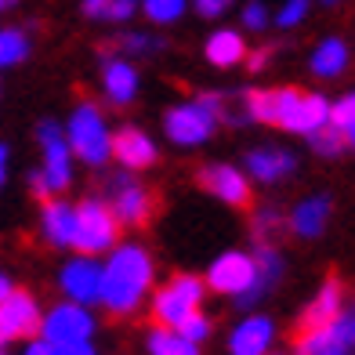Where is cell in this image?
<instances>
[{
  "mask_svg": "<svg viewBox=\"0 0 355 355\" xmlns=\"http://www.w3.org/2000/svg\"><path fill=\"white\" fill-rule=\"evenodd\" d=\"M153 286V257L138 243H123L112 250L109 265H102L98 301L112 315H135L141 309L145 294Z\"/></svg>",
  "mask_w": 355,
  "mask_h": 355,
  "instance_id": "cell-1",
  "label": "cell"
},
{
  "mask_svg": "<svg viewBox=\"0 0 355 355\" xmlns=\"http://www.w3.org/2000/svg\"><path fill=\"white\" fill-rule=\"evenodd\" d=\"M327 98L319 94H301L297 87H276V91H254L247 94V112L261 123L283 127V131L309 135L327 123Z\"/></svg>",
  "mask_w": 355,
  "mask_h": 355,
  "instance_id": "cell-2",
  "label": "cell"
},
{
  "mask_svg": "<svg viewBox=\"0 0 355 355\" xmlns=\"http://www.w3.org/2000/svg\"><path fill=\"white\" fill-rule=\"evenodd\" d=\"M66 141H69V153H76L84 164H91V167H102L105 159L112 156V135H109V127H105V120H102V112H98V105H91V102H84V105H76V112L69 116V135H66Z\"/></svg>",
  "mask_w": 355,
  "mask_h": 355,
  "instance_id": "cell-3",
  "label": "cell"
},
{
  "mask_svg": "<svg viewBox=\"0 0 355 355\" xmlns=\"http://www.w3.org/2000/svg\"><path fill=\"white\" fill-rule=\"evenodd\" d=\"M207 286L218 290L225 297H236L243 309L261 297V290H257V272H254V257L250 254H239V250H229L221 254L218 261L211 265L207 272Z\"/></svg>",
  "mask_w": 355,
  "mask_h": 355,
  "instance_id": "cell-4",
  "label": "cell"
},
{
  "mask_svg": "<svg viewBox=\"0 0 355 355\" xmlns=\"http://www.w3.org/2000/svg\"><path fill=\"white\" fill-rule=\"evenodd\" d=\"M73 247L80 254H105L116 247V218L102 200H87L76 211V232H73Z\"/></svg>",
  "mask_w": 355,
  "mask_h": 355,
  "instance_id": "cell-5",
  "label": "cell"
},
{
  "mask_svg": "<svg viewBox=\"0 0 355 355\" xmlns=\"http://www.w3.org/2000/svg\"><path fill=\"white\" fill-rule=\"evenodd\" d=\"M37 334L44 337L47 345H76V341H91L94 334V315L87 312V304H76V301H66V304H55L47 315H40V327Z\"/></svg>",
  "mask_w": 355,
  "mask_h": 355,
  "instance_id": "cell-6",
  "label": "cell"
},
{
  "mask_svg": "<svg viewBox=\"0 0 355 355\" xmlns=\"http://www.w3.org/2000/svg\"><path fill=\"white\" fill-rule=\"evenodd\" d=\"M203 304V279L200 276H174L153 301V315L159 327H178Z\"/></svg>",
  "mask_w": 355,
  "mask_h": 355,
  "instance_id": "cell-7",
  "label": "cell"
},
{
  "mask_svg": "<svg viewBox=\"0 0 355 355\" xmlns=\"http://www.w3.org/2000/svg\"><path fill=\"white\" fill-rule=\"evenodd\" d=\"M105 207L112 211L116 225H131V229H138V225H145L153 218L156 196L145 185H138L131 174H116L109 182V203Z\"/></svg>",
  "mask_w": 355,
  "mask_h": 355,
  "instance_id": "cell-8",
  "label": "cell"
},
{
  "mask_svg": "<svg viewBox=\"0 0 355 355\" xmlns=\"http://www.w3.org/2000/svg\"><path fill=\"white\" fill-rule=\"evenodd\" d=\"M355 337V319L352 312H337L330 322L301 330L297 337V355H348Z\"/></svg>",
  "mask_w": 355,
  "mask_h": 355,
  "instance_id": "cell-9",
  "label": "cell"
},
{
  "mask_svg": "<svg viewBox=\"0 0 355 355\" xmlns=\"http://www.w3.org/2000/svg\"><path fill=\"white\" fill-rule=\"evenodd\" d=\"M40 149H44V167H40V174H44V182H47V192H62L69 185V178H73V153H69V141L62 138V131L55 123H40Z\"/></svg>",
  "mask_w": 355,
  "mask_h": 355,
  "instance_id": "cell-10",
  "label": "cell"
},
{
  "mask_svg": "<svg viewBox=\"0 0 355 355\" xmlns=\"http://www.w3.org/2000/svg\"><path fill=\"white\" fill-rule=\"evenodd\" d=\"M40 327V304L26 290H11L0 301V337L4 341H26L29 334H37Z\"/></svg>",
  "mask_w": 355,
  "mask_h": 355,
  "instance_id": "cell-11",
  "label": "cell"
},
{
  "mask_svg": "<svg viewBox=\"0 0 355 355\" xmlns=\"http://www.w3.org/2000/svg\"><path fill=\"white\" fill-rule=\"evenodd\" d=\"M214 123H218V116H214V112H207L200 102L174 105L167 112V120H164L167 138L174 145H200V141H207L211 131H214Z\"/></svg>",
  "mask_w": 355,
  "mask_h": 355,
  "instance_id": "cell-12",
  "label": "cell"
},
{
  "mask_svg": "<svg viewBox=\"0 0 355 355\" xmlns=\"http://www.w3.org/2000/svg\"><path fill=\"white\" fill-rule=\"evenodd\" d=\"M58 286L66 290V297L76 304H94L98 301V286H102V265L91 254H80L66 268L58 272Z\"/></svg>",
  "mask_w": 355,
  "mask_h": 355,
  "instance_id": "cell-13",
  "label": "cell"
},
{
  "mask_svg": "<svg viewBox=\"0 0 355 355\" xmlns=\"http://www.w3.org/2000/svg\"><path fill=\"white\" fill-rule=\"evenodd\" d=\"M196 182L207 192H214L221 203H229V207H247L250 203V182H247V174L229 167V164H214V167L200 171Z\"/></svg>",
  "mask_w": 355,
  "mask_h": 355,
  "instance_id": "cell-14",
  "label": "cell"
},
{
  "mask_svg": "<svg viewBox=\"0 0 355 355\" xmlns=\"http://www.w3.org/2000/svg\"><path fill=\"white\" fill-rule=\"evenodd\" d=\"M276 341V322L268 315H250L243 319L229 337V355H265Z\"/></svg>",
  "mask_w": 355,
  "mask_h": 355,
  "instance_id": "cell-15",
  "label": "cell"
},
{
  "mask_svg": "<svg viewBox=\"0 0 355 355\" xmlns=\"http://www.w3.org/2000/svg\"><path fill=\"white\" fill-rule=\"evenodd\" d=\"M109 149L116 153V159L127 171H145L149 164H156V145L145 131H138V127H123V131L112 138Z\"/></svg>",
  "mask_w": 355,
  "mask_h": 355,
  "instance_id": "cell-16",
  "label": "cell"
},
{
  "mask_svg": "<svg viewBox=\"0 0 355 355\" xmlns=\"http://www.w3.org/2000/svg\"><path fill=\"white\" fill-rule=\"evenodd\" d=\"M102 80H105V94L112 105H127L138 94V73L131 62L123 58H109L105 69H102Z\"/></svg>",
  "mask_w": 355,
  "mask_h": 355,
  "instance_id": "cell-17",
  "label": "cell"
},
{
  "mask_svg": "<svg viewBox=\"0 0 355 355\" xmlns=\"http://www.w3.org/2000/svg\"><path fill=\"white\" fill-rule=\"evenodd\" d=\"M294 167H297V159L286 149H257V153L247 156V171L257 178V182H279V178L290 174Z\"/></svg>",
  "mask_w": 355,
  "mask_h": 355,
  "instance_id": "cell-18",
  "label": "cell"
},
{
  "mask_svg": "<svg viewBox=\"0 0 355 355\" xmlns=\"http://www.w3.org/2000/svg\"><path fill=\"white\" fill-rule=\"evenodd\" d=\"M73 232H76V211L69 203L51 200L44 207V236L51 247H73Z\"/></svg>",
  "mask_w": 355,
  "mask_h": 355,
  "instance_id": "cell-19",
  "label": "cell"
},
{
  "mask_svg": "<svg viewBox=\"0 0 355 355\" xmlns=\"http://www.w3.org/2000/svg\"><path fill=\"white\" fill-rule=\"evenodd\" d=\"M341 301H345L341 283H337V279H327V283L319 286V294L312 297V304L304 309V315H301V330L319 327V322H330L337 312H341Z\"/></svg>",
  "mask_w": 355,
  "mask_h": 355,
  "instance_id": "cell-20",
  "label": "cell"
},
{
  "mask_svg": "<svg viewBox=\"0 0 355 355\" xmlns=\"http://www.w3.org/2000/svg\"><path fill=\"white\" fill-rule=\"evenodd\" d=\"M327 218H330V196H312V200L297 203V211L290 214V225H294L297 236L312 239L327 229Z\"/></svg>",
  "mask_w": 355,
  "mask_h": 355,
  "instance_id": "cell-21",
  "label": "cell"
},
{
  "mask_svg": "<svg viewBox=\"0 0 355 355\" xmlns=\"http://www.w3.org/2000/svg\"><path fill=\"white\" fill-rule=\"evenodd\" d=\"M345 66H348V47H345V40L330 37V40H322V44L315 47V55H312V73H315V76L334 80V76L345 73Z\"/></svg>",
  "mask_w": 355,
  "mask_h": 355,
  "instance_id": "cell-22",
  "label": "cell"
},
{
  "mask_svg": "<svg viewBox=\"0 0 355 355\" xmlns=\"http://www.w3.org/2000/svg\"><path fill=\"white\" fill-rule=\"evenodd\" d=\"M243 55H247L243 37L232 33V29H218V33L207 40V58H211V66H218V69L236 66V62L243 58Z\"/></svg>",
  "mask_w": 355,
  "mask_h": 355,
  "instance_id": "cell-23",
  "label": "cell"
},
{
  "mask_svg": "<svg viewBox=\"0 0 355 355\" xmlns=\"http://www.w3.org/2000/svg\"><path fill=\"white\" fill-rule=\"evenodd\" d=\"M149 355H200V345H192L174 327L149 330Z\"/></svg>",
  "mask_w": 355,
  "mask_h": 355,
  "instance_id": "cell-24",
  "label": "cell"
},
{
  "mask_svg": "<svg viewBox=\"0 0 355 355\" xmlns=\"http://www.w3.org/2000/svg\"><path fill=\"white\" fill-rule=\"evenodd\" d=\"M254 272H257V290H261V294H268V290L279 283V276H283V257L272 250L268 243H265V247H257Z\"/></svg>",
  "mask_w": 355,
  "mask_h": 355,
  "instance_id": "cell-25",
  "label": "cell"
},
{
  "mask_svg": "<svg viewBox=\"0 0 355 355\" xmlns=\"http://www.w3.org/2000/svg\"><path fill=\"white\" fill-rule=\"evenodd\" d=\"M135 8L138 0H84V11L91 19H105V22H127Z\"/></svg>",
  "mask_w": 355,
  "mask_h": 355,
  "instance_id": "cell-26",
  "label": "cell"
},
{
  "mask_svg": "<svg viewBox=\"0 0 355 355\" xmlns=\"http://www.w3.org/2000/svg\"><path fill=\"white\" fill-rule=\"evenodd\" d=\"M309 141H312V149L322 153V156H337V153H345L348 145H352V138L341 135V131H334L330 123H322V127H315V131H309Z\"/></svg>",
  "mask_w": 355,
  "mask_h": 355,
  "instance_id": "cell-27",
  "label": "cell"
},
{
  "mask_svg": "<svg viewBox=\"0 0 355 355\" xmlns=\"http://www.w3.org/2000/svg\"><path fill=\"white\" fill-rule=\"evenodd\" d=\"M29 55V40L22 29H0V66H15Z\"/></svg>",
  "mask_w": 355,
  "mask_h": 355,
  "instance_id": "cell-28",
  "label": "cell"
},
{
  "mask_svg": "<svg viewBox=\"0 0 355 355\" xmlns=\"http://www.w3.org/2000/svg\"><path fill=\"white\" fill-rule=\"evenodd\" d=\"M327 123L334 127V131H341V135L352 138V127H355V98L352 94H345L341 102H334L327 109Z\"/></svg>",
  "mask_w": 355,
  "mask_h": 355,
  "instance_id": "cell-29",
  "label": "cell"
},
{
  "mask_svg": "<svg viewBox=\"0 0 355 355\" xmlns=\"http://www.w3.org/2000/svg\"><path fill=\"white\" fill-rule=\"evenodd\" d=\"M182 11H185V0H145V15L159 26L182 19Z\"/></svg>",
  "mask_w": 355,
  "mask_h": 355,
  "instance_id": "cell-30",
  "label": "cell"
},
{
  "mask_svg": "<svg viewBox=\"0 0 355 355\" xmlns=\"http://www.w3.org/2000/svg\"><path fill=\"white\" fill-rule=\"evenodd\" d=\"M174 330L182 334V337H189L192 345H203L207 337H211V319H207L203 312H192L189 319H182V322H178Z\"/></svg>",
  "mask_w": 355,
  "mask_h": 355,
  "instance_id": "cell-31",
  "label": "cell"
},
{
  "mask_svg": "<svg viewBox=\"0 0 355 355\" xmlns=\"http://www.w3.org/2000/svg\"><path fill=\"white\" fill-rule=\"evenodd\" d=\"M304 15H309V0H286L283 11H279V26L290 29V26H297Z\"/></svg>",
  "mask_w": 355,
  "mask_h": 355,
  "instance_id": "cell-32",
  "label": "cell"
},
{
  "mask_svg": "<svg viewBox=\"0 0 355 355\" xmlns=\"http://www.w3.org/2000/svg\"><path fill=\"white\" fill-rule=\"evenodd\" d=\"M265 22H268V11H265L261 0H254V4L243 8V26H247V29H261Z\"/></svg>",
  "mask_w": 355,
  "mask_h": 355,
  "instance_id": "cell-33",
  "label": "cell"
},
{
  "mask_svg": "<svg viewBox=\"0 0 355 355\" xmlns=\"http://www.w3.org/2000/svg\"><path fill=\"white\" fill-rule=\"evenodd\" d=\"M254 229H257V239H261V236L268 239L272 232L279 229V214H276V211H268V207H265V211H261V214L254 218Z\"/></svg>",
  "mask_w": 355,
  "mask_h": 355,
  "instance_id": "cell-34",
  "label": "cell"
},
{
  "mask_svg": "<svg viewBox=\"0 0 355 355\" xmlns=\"http://www.w3.org/2000/svg\"><path fill=\"white\" fill-rule=\"evenodd\" d=\"M116 47H120V51H156L159 40H149V37H123Z\"/></svg>",
  "mask_w": 355,
  "mask_h": 355,
  "instance_id": "cell-35",
  "label": "cell"
},
{
  "mask_svg": "<svg viewBox=\"0 0 355 355\" xmlns=\"http://www.w3.org/2000/svg\"><path fill=\"white\" fill-rule=\"evenodd\" d=\"M232 0H196V11L203 15V19H218V15L229 11Z\"/></svg>",
  "mask_w": 355,
  "mask_h": 355,
  "instance_id": "cell-36",
  "label": "cell"
},
{
  "mask_svg": "<svg viewBox=\"0 0 355 355\" xmlns=\"http://www.w3.org/2000/svg\"><path fill=\"white\" fill-rule=\"evenodd\" d=\"M55 355H98L91 348V341H76V345H58Z\"/></svg>",
  "mask_w": 355,
  "mask_h": 355,
  "instance_id": "cell-37",
  "label": "cell"
},
{
  "mask_svg": "<svg viewBox=\"0 0 355 355\" xmlns=\"http://www.w3.org/2000/svg\"><path fill=\"white\" fill-rule=\"evenodd\" d=\"M22 355H55V345H47L44 337H37V341H29L22 348Z\"/></svg>",
  "mask_w": 355,
  "mask_h": 355,
  "instance_id": "cell-38",
  "label": "cell"
},
{
  "mask_svg": "<svg viewBox=\"0 0 355 355\" xmlns=\"http://www.w3.org/2000/svg\"><path fill=\"white\" fill-rule=\"evenodd\" d=\"M268 55H272V51H257V55L250 58V69H261L265 62H268Z\"/></svg>",
  "mask_w": 355,
  "mask_h": 355,
  "instance_id": "cell-39",
  "label": "cell"
},
{
  "mask_svg": "<svg viewBox=\"0 0 355 355\" xmlns=\"http://www.w3.org/2000/svg\"><path fill=\"white\" fill-rule=\"evenodd\" d=\"M11 290H15V286H11V279L4 276V272H0V301H4V297L11 294Z\"/></svg>",
  "mask_w": 355,
  "mask_h": 355,
  "instance_id": "cell-40",
  "label": "cell"
},
{
  "mask_svg": "<svg viewBox=\"0 0 355 355\" xmlns=\"http://www.w3.org/2000/svg\"><path fill=\"white\" fill-rule=\"evenodd\" d=\"M4 167H8V149L0 145V185H4Z\"/></svg>",
  "mask_w": 355,
  "mask_h": 355,
  "instance_id": "cell-41",
  "label": "cell"
},
{
  "mask_svg": "<svg viewBox=\"0 0 355 355\" xmlns=\"http://www.w3.org/2000/svg\"><path fill=\"white\" fill-rule=\"evenodd\" d=\"M11 4H15V0H0V11H8Z\"/></svg>",
  "mask_w": 355,
  "mask_h": 355,
  "instance_id": "cell-42",
  "label": "cell"
},
{
  "mask_svg": "<svg viewBox=\"0 0 355 355\" xmlns=\"http://www.w3.org/2000/svg\"><path fill=\"white\" fill-rule=\"evenodd\" d=\"M322 4H337V0H322Z\"/></svg>",
  "mask_w": 355,
  "mask_h": 355,
  "instance_id": "cell-43",
  "label": "cell"
},
{
  "mask_svg": "<svg viewBox=\"0 0 355 355\" xmlns=\"http://www.w3.org/2000/svg\"><path fill=\"white\" fill-rule=\"evenodd\" d=\"M0 345H4V337H0Z\"/></svg>",
  "mask_w": 355,
  "mask_h": 355,
  "instance_id": "cell-44",
  "label": "cell"
},
{
  "mask_svg": "<svg viewBox=\"0 0 355 355\" xmlns=\"http://www.w3.org/2000/svg\"><path fill=\"white\" fill-rule=\"evenodd\" d=\"M0 355H4V352H0Z\"/></svg>",
  "mask_w": 355,
  "mask_h": 355,
  "instance_id": "cell-45",
  "label": "cell"
},
{
  "mask_svg": "<svg viewBox=\"0 0 355 355\" xmlns=\"http://www.w3.org/2000/svg\"><path fill=\"white\" fill-rule=\"evenodd\" d=\"M265 355H268V352H265Z\"/></svg>",
  "mask_w": 355,
  "mask_h": 355,
  "instance_id": "cell-46",
  "label": "cell"
}]
</instances>
